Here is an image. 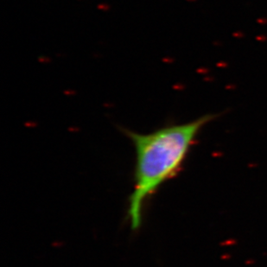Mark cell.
<instances>
[{
	"label": "cell",
	"mask_w": 267,
	"mask_h": 267,
	"mask_svg": "<svg viewBox=\"0 0 267 267\" xmlns=\"http://www.w3.org/2000/svg\"><path fill=\"white\" fill-rule=\"evenodd\" d=\"M216 116L206 114L190 122L169 124L145 134L121 129L133 144L136 154L133 190L127 208V218L133 231L142 226L147 200L179 174L198 134Z\"/></svg>",
	"instance_id": "6da1fadb"
}]
</instances>
